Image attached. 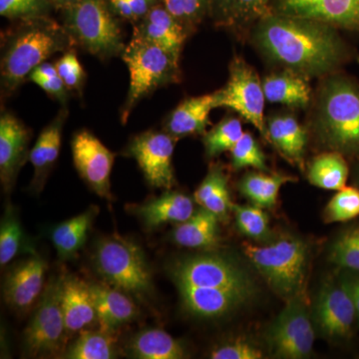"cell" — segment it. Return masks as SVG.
Masks as SVG:
<instances>
[{
  "label": "cell",
  "instance_id": "1",
  "mask_svg": "<svg viewBox=\"0 0 359 359\" xmlns=\"http://www.w3.org/2000/svg\"><path fill=\"white\" fill-rule=\"evenodd\" d=\"M257 39L271 58L302 76L330 72L347 57L334 28L318 21L271 16L259 26Z\"/></svg>",
  "mask_w": 359,
  "mask_h": 359
},
{
  "label": "cell",
  "instance_id": "2",
  "mask_svg": "<svg viewBox=\"0 0 359 359\" xmlns=\"http://www.w3.org/2000/svg\"><path fill=\"white\" fill-rule=\"evenodd\" d=\"M20 21L2 42L0 70L4 93H13L46 59L70 50L75 44L65 26L48 15Z\"/></svg>",
  "mask_w": 359,
  "mask_h": 359
},
{
  "label": "cell",
  "instance_id": "3",
  "mask_svg": "<svg viewBox=\"0 0 359 359\" xmlns=\"http://www.w3.org/2000/svg\"><path fill=\"white\" fill-rule=\"evenodd\" d=\"M316 128L330 150L359 161V86L346 76H334L321 90Z\"/></svg>",
  "mask_w": 359,
  "mask_h": 359
},
{
  "label": "cell",
  "instance_id": "4",
  "mask_svg": "<svg viewBox=\"0 0 359 359\" xmlns=\"http://www.w3.org/2000/svg\"><path fill=\"white\" fill-rule=\"evenodd\" d=\"M245 256L278 297L290 301L304 294L308 247L297 238H283L268 245H244Z\"/></svg>",
  "mask_w": 359,
  "mask_h": 359
},
{
  "label": "cell",
  "instance_id": "5",
  "mask_svg": "<svg viewBox=\"0 0 359 359\" xmlns=\"http://www.w3.org/2000/svg\"><path fill=\"white\" fill-rule=\"evenodd\" d=\"M93 262L104 282L132 297L146 301L154 294L150 266L144 250L133 241L117 236L101 238Z\"/></svg>",
  "mask_w": 359,
  "mask_h": 359
},
{
  "label": "cell",
  "instance_id": "6",
  "mask_svg": "<svg viewBox=\"0 0 359 359\" xmlns=\"http://www.w3.org/2000/svg\"><path fill=\"white\" fill-rule=\"evenodd\" d=\"M63 11V26L75 44L100 59L125 49L117 20L105 0H80Z\"/></svg>",
  "mask_w": 359,
  "mask_h": 359
},
{
  "label": "cell",
  "instance_id": "7",
  "mask_svg": "<svg viewBox=\"0 0 359 359\" xmlns=\"http://www.w3.org/2000/svg\"><path fill=\"white\" fill-rule=\"evenodd\" d=\"M122 58L130 74L128 94L121 113L122 122L126 123L142 99L178 80L179 60L157 45L135 37L125 47Z\"/></svg>",
  "mask_w": 359,
  "mask_h": 359
},
{
  "label": "cell",
  "instance_id": "8",
  "mask_svg": "<svg viewBox=\"0 0 359 359\" xmlns=\"http://www.w3.org/2000/svg\"><path fill=\"white\" fill-rule=\"evenodd\" d=\"M169 276L178 287L256 290L252 276L228 255L205 252L181 257L169 266Z\"/></svg>",
  "mask_w": 359,
  "mask_h": 359
},
{
  "label": "cell",
  "instance_id": "9",
  "mask_svg": "<svg viewBox=\"0 0 359 359\" xmlns=\"http://www.w3.org/2000/svg\"><path fill=\"white\" fill-rule=\"evenodd\" d=\"M62 276H51L34 314L25 330V349L32 358H51L65 353L68 335L61 308Z\"/></svg>",
  "mask_w": 359,
  "mask_h": 359
},
{
  "label": "cell",
  "instance_id": "10",
  "mask_svg": "<svg viewBox=\"0 0 359 359\" xmlns=\"http://www.w3.org/2000/svg\"><path fill=\"white\" fill-rule=\"evenodd\" d=\"M316 330L304 294L287 302V306L266 330V340L276 358L301 359L313 351Z\"/></svg>",
  "mask_w": 359,
  "mask_h": 359
},
{
  "label": "cell",
  "instance_id": "11",
  "mask_svg": "<svg viewBox=\"0 0 359 359\" xmlns=\"http://www.w3.org/2000/svg\"><path fill=\"white\" fill-rule=\"evenodd\" d=\"M264 100L263 84L256 71L243 59H233L228 83L217 91V107L236 111L271 143L264 120Z\"/></svg>",
  "mask_w": 359,
  "mask_h": 359
},
{
  "label": "cell",
  "instance_id": "12",
  "mask_svg": "<svg viewBox=\"0 0 359 359\" xmlns=\"http://www.w3.org/2000/svg\"><path fill=\"white\" fill-rule=\"evenodd\" d=\"M313 316L314 325L327 339L344 342L353 339L356 325H359L358 313L340 276L330 278L321 287Z\"/></svg>",
  "mask_w": 359,
  "mask_h": 359
},
{
  "label": "cell",
  "instance_id": "13",
  "mask_svg": "<svg viewBox=\"0 0 359 359\" xmlns=\"http://www.w3.org/2000/svg\"><path fill=\"white\" fill-rule=\"evenodd\" d=\"M174 139L169 133L149 131L134 137L127 147V155L136 160L153 188L170 190L175 185Z\"/></svg>",
  "mask_w": 359,
  "mask_h": 359
},
{
  "label": "cell",
  "instance_id": "14",
  "mask_svg": "<svg viewBox=\"0 0 359 359\" xmlns=\"http://www.w3.org/2000/svg\"><path fill=\"white\" fill-rule=\"evenodd\" d=\"M71 149L74 166L85 183L99 197L111 200L110 177L114 153L86 130L73 136Z\"/></svg>",
  "mask_w": 359,
  "mask_h": 359
},
{
  "label": "cell",
  "instance_id": "15",
  "mask_svg": "<svg viewBox=\"0 0 359 359\" xmlns=\"http://www.w3.org/2000/svg\"><path fill=\"white\" fill-rule=\"evenodd\" d=\"M280 15L359 30V0H278Z\"/></svg>",
  "mask_w": 359,
  "mask_h": 359
},
{
  "label": "cell",
  "instance_id": "16",
  "mask_svg": "<svg viewBox=\"0 0 359 359\" xmlns=\"http://www.w3.org/2000/svg\"><path fill=\"white\" fill-rule=\"evenodd\" d=\"M46 269L43 257L33 254L7 273L4 295L9 308L16 313H25L39 302L45 289Z\"/></svg>",
  "mask_w": 359,
  "mask_h": 359
},
{
  "label": "cell",
  "instance_id": "17",
  "mask_svg": "<svg viewBox=\"0 0 359 359\" xmlns=\"http://www.w3.org/2000/svg\"><path fill=\"white\" fill-rule=\"evenodd\" d=\"M182 306L195 318H219L235 313L252 299L256 290L178 287Z\"/></svg>",
  "mask_w": 359,
  "mask_h": 359
},
{
  "label": "cell",
  "instance_id": "18",
  "mask_svg": "<svg viewBox=\"0 0 359 359\" xmlns=\"http://www.w3.org/2000/svg\"><path fill=\"white\" fill-rule=\"evenodd\" d=\"M30 134L28 129L11 113L0 118V179L6 193L13 191L21 168L29 159Z\"/></svg>",
  "mask_w": 359,
  "mask_h": 359
},
{
  "label": "cell",
  "instance_id": "19",
  "mask_svg": "<svg viewBox=\"0 0 359 359\" xmlns=\"http://www.w3.org/2000/svg\"><path fill=\"white\" fill-rule=\"evenodd\" d=\"M61 308L68 337L98 323L95 304L88 283L74 275H63Z\"/></svg>",
  "mask_w": 359,
  "mask_h": 359
},
{
  "label": "cell",
  "instance_id": "20",
  "mask_svg": "<svg viewBox=\"0 0 359 359\" xmlns=\"http://www.w3.org/2000/svg\"><path fill=\"white\" fill-rule=\"evenodd\" d=\"M133 37L157 45L179 60L187 32L185 26L175 18L163 4H158L137 21Z\"/></svg>",
  "mask_w": 359,
  "mask_h": 359
},
{
  "label": "cell",
  "instance_id": "21",
  "mask_svg": "<svg viewBox=\"0 0 359 359\" xmlns=\"http://www.w3.org/2000/svg\"><path fill=\"white\" fill-rule=\"evenodd\" d=\"M95 304L99 328L115 332L138 316L133 297L107 283H89Z\"/></svg>",
  "mask_w": 359,
  "mask_h": 359
},
{
  "label": "cell",
  "instance_id": "22",
  "mask_svg": "<svg viewBox=\"0 0 359 359\" xmlns=\"http://www.w3.org/2000/svg\"><path fill=\"white\" fill-rule=\"evenodd\" d=\"M68 111L63 108L40 133L34 147L30 151L29 161L34 175L29 190L37 195L43 190L47 177L58 159L62 140L63 126L67 119Z\"/></svg>",
  "mask_w": 359,
  "mask_h": 359
},
{
  "label": "cell",
  "instance_id": "23",
  "mask_svg": "<svg viewBox=\"0 0 359 359\" xmlns=\"http://www.w3.org/2000/svg\"><path fill=\"white\" fill-rule=\"evenodd\" d=\"M142 223L149 230L160 228L166 224H181L190 219L195 212L192 198L180 192L168 190L159 198L133 209Z\"/></svg>",
  "mask_w": 359,
  "mask_h": 359
},
{
  "label": "cell",
  "instance_id": "24",
  "mask_svg": "<svg viewBox=\"0 0 359 359\" xmlns=\"http://www.w3.org/2000/svg\"><path fill=\"white\" fill-rule=\"evenodd\" d=\"M216 107L217 92L187 99L170 115L166 123L167 133L174 138L204 133L210 124V113Z\"/></svg>",
  "mask_w": 359,
  "mask_h": 359
},
{
  "label": "cell",
  "instance_id": "25",
  "mask_svg": "<svg viewBox=\"0 0 359 359\" xmlns=\"http://www.w3.org/2000/svg\"><path fill=\"white\" fill-rule=\"evenodd\" d=\"M219 219L214 212L201 207L193 216L177 226L173 240L190 249H209L218 244Z\"/></svg>",
  "mask_w": 359,
  "mask_h": 359
},
{
  "label": "cell",
  "instance_id": "26",
  "mask_svg": "<svg viewBox=\"0 0 359 359\" xmlns=\"http://www.w3.org/2000/svg\"><path fill=\"white\" fill-rule=\"evenodd\" d=\"M99 209L91 205L82 214L59 224L51 233L52 243L57 250L59 259L68 261L76 257L83 248Z\"/></svg>",
  "mask_w": 359,
  "mask_h": 359
},
{
  "label": "cell",
  "instance_id": "27",
  "mask_svg": "<svg viewBox=\"0 0 359 359\" xmlns=\"http://www.w3.org/2000/svg\"><path fill=\"white\" fill-rule=\"evenodd\" d=\"M127 351L133 358L182 359L186 358L185 347L172 335L159 328H149L134 335Z\"/></svg>",
  "mask_w": 359,
  "mask_h": 359
},
{
  "label": "cell",
  "instance_id": "28",
  "mask_svg": "<svg viewBox=\"0 0 359 359\" xmlns=\"http://www.w3.org/2000/svg\"><path fill=\"white\" fill-rule=\"evenodd\" d=\"M269 136L282 154L301 165L306 146V133L295 118L290 115L276 116L269 122Z\"/></svg>",
  "mask_w": 359,
  "mask_h": 359
},
{
  "label": "cell",
  "instance_id": "29",
  "mask_svg": "<svg viewBox=\"0 0 359 359\" xmlns=\"http://www.w3.org/2000/svg\"><path fill=\"white\" fill-rule=\"evenodd\" d=\"M263 88L266 100L271 103L306 107L311 100V90L304 76L292 71L266 77Z\"/></svg>",
  "mask_w": 359,
  "mask_h": 359
},
{
  "label": "cell",
  "instance_id": "30",
  "mask_svg": "<svg viewBox=\"0 0 359 359\" xmlns=\"http://www.w3.org/2000/svg\"><path fill=\"white\" fill-rule=\"evenodd\" d=\"M194 199L201 207L217 215L219 221L226 222L229 219L233 203L229 192L228 179L221 168L211 167L196 191Z\"/></svg>",
  "mask_w": 359,
  "mask_h": 359
},
{
  "label": "cell",
  "instance_id": "31",
  "mask_svg": "<svg viewBox=\"0 0 359 359\" xmlns=\"http://www.w3.org/2000/svg\"><path fill=\"white\" fill-rule=\"evenodd\" d=\"M115 332L85 330L66 348L63 358L68 359H112L117 358Z\"/></svg>",
  "mask_w": 359,
  "mask_h": 359
},
{
  "label": "cell",
  "instance_id": "32",
  "mask_svg": "<svg viewBox=\"0 0 359 359\" xmlns=\"http://www.w3.org/2000/svg\"><path fill=\"white\" fill-rule=\"evenodd\" d=\"M294 181V177L287 175L249 173L241 181L240 190L252 204L263 209H271L278 202L282 187Z\"/></svg>",
  "mask_w": 359,
  "mask_h": 359
},
{
  "label": "cell",
  "instance_id": "33",
  "mask_svg": "<svg viewBox=\"0 0 359 359\" xmlns=\"http://www.w3.org/2000/svg\"><path fill=\"white\" fill-rule=\"evenodd\" d=\"M349 169L344 155L325 153L314 158L309 169V180L313 186L328 191H339L346 186Z\"/></svg>",
  "mask_w": 359,
  "mask_h": 359
},
{
  "label": "cell",
  "instance_id": "34",
  "mask_svg": "<svg viewBox=\"0 0 359 359\" xmlns=\"http://www.w3.org/2000/svg\"><path fill=\"white\" fill-rule=\"evenodd\" d=\"M33 250L23 233L15 210L7 205L0 224V264L6 266L21 252L34 254Z\"/></svg>",
  "mask_w": 359,
  "mask_h": 359
},
{
  "label": "cell",
  "instance_id": "35",
  "mask_svg": "<svg viewBox=\"0 0 359 359\" xmlns=\"http://www.w3.org/2000/svg\"><path fill=\"white\" fill-rule=\"evenodd\" d=\"M330 259L342 269L359 273V224L337 236L330 248Z\"/></svg>",
  "mask_w": 359,
  "mask_h": 359
},
{
  "label": "cell",
  "instance_id": "36",
  "mask_svg": "<svg viewBox=\"0 0 359 359\" xmlns=\"http://www.w3.org/2000/svg\"><path fill=\"white\" fill-rule=\"evenodd\" d=\"M243 135L244 131L240 120L226 118L205 134V155L214 158L226 151H231Z\"/></svg>",
  "mask_w": 359,
  "mask_h": 359
},
{
  "label": "cell",
  "instance_id": "37",
  "mask_svg": "<svg viewBox=\"0 0 359 359\" xmlns=\"http://www.w3.org/2000/svg\"><path fill=\"white\" fill-rule=\"evenodd\" d=\"M231 212L235 215L238 231L255 241H264L269 236L268 215L263 208L257 205H233Z\"/></svg>",
  "mask_w": 359,
  "mask_h": 359
},
{
  "label": "cell",
  "instance_id": "38",
  "mask_svg": "<svg viewBox=\"0 0 359 359\" xmlns=\"http://www.w3.org/2000/svg\"><path fill=\"white\" fill-rule=\"evenodd\" d=\"M359 217V188L344 187L337 191L325 210L327 223H346Z\"/></svg>",
  "mask_w": 359,
  "mask_h": 359
},
{
  "label": "cell",
  "instance_id": "39",
  "mask_svg": "<svg viewBox=\"0 0 359 359\" xmlns=\"http://www.w3.org/2000/svg\"><path fill=\"white\" fill-rule=\"evenodd\" d=\"M231 165L235 170L243 168H254L261 172H268L269 170L266 166V156L250 133H244L231 149Z\"/></svg>",
  "mask_w": 359,
  "mask_h": 359
},
{
  "label": "cell",
  "instance_id": "40",
  "mask_svg": "<svg viewBox=\"0 0 359 359\" xmlns=\"http://www.w3.org/2000/svg\"><path fill=\"white\" fill-rule=\"evenodd\" d=\"M49 0H0V14L9 20H30L48 15Z\"/></svg>",
  "mask_w": 359,
  "mask_h": 359
},
{
  "label": "cell",
  "instance_id": "41",
  "mask_svg": "<svg viewBox=\"0 0 359 359\" xmlns=\"http://www.w3.org/2000/svg\"><path fill=\"white\" fill-rule=\"evenodd\" d=\"M28 79L39 85L49 96L57 99L59 102L65 104L67 101L68 89L59 76L55 65H52L51 63H42L32 71Z\"/></svg>",
  "mask_w": 359,
  "mask_h": 359
},
{
  "label": "cell",
  "instance_id": "42",
  "mask_svg": "<svg viewBox=\"0 0 359 359\" xmlns=\"http://www.w3.org/2000/svg\"><path fill=\"white\" fill-rule=\"evenodd\" d=\"M55 66L59 76L63 80L67 89L81 92L85 81V72L75 51L73 49L66 51Z\"/></svg>",
  "mask_w": 359,
  "mask_h": 359
},
{
  "label": "cell",
  "instance_id": "43",
  "mask_svg": "<svg viewBox=\"0 0 359 359\" xmlns=\"http://www.w3.org/2000/svg\"><path fill=\"white\" fill-rule=\"evenodd\" d=\"M263 351L252 342L244 339H235L216 347L212 351L214 359H259L263 358Z\"/></svg>",
  "mask_w": 359,
  "mask_h": 359
},
{
  "label": "cell",
  "instance_id": "44",
  "mask_svg": "<svg viewBox=\"0 0 359 359\" xmlns=\"http://www.w3.org/2000/svg\"><path fill=\"white\" fill-rule=\"evenodd\" d=\"M208 0H162V4L182 23L197 21L204 13Z\"/></svg>",
  "mask_w": 359,
  "mask_h": 359
},
{
  "label": "cell",
  "instance_id": "45",
  "mask_svg": "<svg viewBox=\"0 0 359 359\" xmlns=\"http://www.w3.org/2000/svg\"><path fill=\"white\" fill-rule=\"evenodd\" d=\"M340 278L353 297L359 323V273L344 269V273H340Z\"/></svg>",
  "mask_w": 359,
  "mask_h": 359
},
{
  "label": "cell",
  "instance_id": "46",
  "mask_svg": "<svg viewBox=\"0 0 359 359\" xmlns=\"http://www.w3.org/2000/svg\"><path fill=\"white\" fill-rule=\"evenodd\" d=\"M269 0H230L238 13L262 14L266 9Z\"/></svg>",
  "mask_w": 359,
  "mask_h": 359
},
{
  "label": "cell",
  "instance_id": "47",
  "mask_svg": "<svg viewBox=\"0 0 359 359\" xmlns=\"http://www.w3.org/2000/svg\"><path fill=\"white\" fill-rule=\"evenodd\" d=\"M127 1L129 2L133 11L135 21L140 20L153 6L158 4V0H127Z\"/></svg>",
  "mask_w": 359,
  "mask_h": 359
},
{
  "label": "cell",
  "instance_id": "48",
  "mask_svg": "<svg viewBox=\"0 0 359 359\" xmlns=\"http://www.w3.org/2000/svg\"><path fill=\"white\" fill-rule=\"evenodd\" d=\"M113 11L125 20H134V13L127 0H110Z\"/></svg>",
  "mask_w": 359,
  "mask_h": 359
},
{
  "label": "cell",
  "instance_id": "49",
  "mask_svg": "<svg viewBox=\"0 0 359 359\" xmlns=\"http://www.w3.org/2000/svg\"><path fill=\"white\" fill-rule=\"evenodd\" d=\"M78 1H80V0H49L52 6L61 9L67 8V7L77 4Z\"/></svg>",
  "mask_w": 359,
  "mask_h": 359
},
{
  "label": "cell",
  "instance_id": "50",
  "mask_svg": "<svg viewBox=\"0 0 359 359\" xmlns=\"http://www.w3.org/2000/svg\"><path fill=\"white\" fill-rule=\"evenodd\" d=\"M355 180L356 183H358V187L359 188V164L358 166L355 168Z\"/></svg>",
  "mask_w": 359,
  "mask_h": 359
},
{
  "label": "cell",
  "instance_id": "51",
  "mask_svg": "<svg viewBox=\"0 0 359 359\" xmlns=\"http://www.w3.org/2000/svg\"><path fill=\"white\" fill-rule=\"evenodd\" d=\"M228 1H230V0H228Z\"/></svg>",
  "mask_w": 359,
  "mask_h": 359
}]
</instances>
